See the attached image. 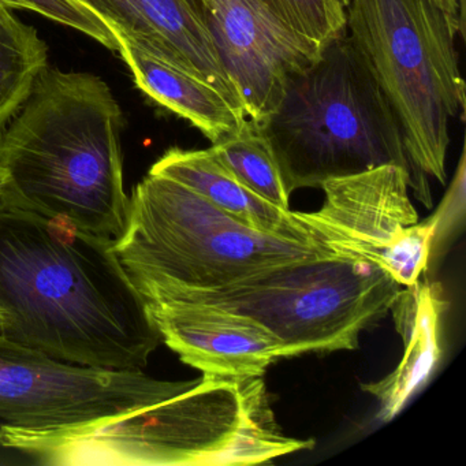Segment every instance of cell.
Listing matches in <instances>:
<instances>
[{
  "mask_svg": "<svg viewBox=\"0 0 466 466\" xmlns=\"http://www.w3.org/2000/svg\"><path fill=\"white\" fill-rule=\"evenodd\" d=\"M0 335L70 364L143 370L162 342L114 239L0 201Z\"/></svg>",
  "mask_w": 466,
  "mask_h": 466,
  "instance_id": "6da1fadb",
  "label": "cell"
},
{
  "mask_svg": "<svg viewBox=\"0 0 466 466\" xmlns=\"http://www.w3.org/2000/svg\"><path fill=\"white\" fill-rule=\"evenodd\" d=\"M0 446L42 465H258L312 449L283 433L263 376L193 379L182 391L78 428L0 425Z\"/></svg>",
  "mask_w": 466,
  "mask_h": 466,
  "instance_id": "7a4b0ae2",
  "label": "cell"
},
{
  "mask_svg": "<svg viewBox=\"0 0 466 466\" xmlns=\"http://www.w3.org/2000/svg\"><path fill=\"white\" fill-rule=\"evenodd\" d=\"M122 111L89 73L47 69L0 137V201L118 239L127 228Z\"/></svg>",
  "mask_w": 466,
  "mask_h": 466,
  "instance_id": "3957f363",
  "label": "cell"
},
{
  "mask_svg": "<svg viewBox=\"0 0 466 466\" xmlns=\"http://www.w3.org/2000/svg\"><path fill=\"white\" fill-rule=\"evenodd\" d=\"M260 127L289 195L384 165L409 173L400 122L346 31L288 78Z\"/></svg>",
  "mask_w": 466,
  "mask_h": 466,
  "instance_id": "277c9868",
  "label": "cell"
},
{
  "mask_svg": "<svg viewBox=\"0 0 466 466\" xmlns=\"http://www.w3.org/2000/svg\"><path fill=\"white\" fill-rule=\"evenodd\" d=\"M345 31L400 122L409 187L432 208L428 178L446 184L450 124L465 106L457 31L438 0H349Z\"/></svg>",
  "mask_w": 466,
  "mask_h": 466,
  "instance_id": "5b68a950",
  "label": "cell"
},
{
  "mask_svg": "<svg viewBox=\"0 0 466 466\" xmlns=\"http://www.w3.org/2000/svg\"><path fill=\"white\" fill-rule=\"evenodd\" d=\"M114 252L136 288L207 291L278 264L337 256L256 230L185 185L149 174L130 196Z\"/></svg>",
  "mask_w": 466,
  "mask_h": 466,
  "instance_id": "8992f818",
  "label": "cell"
},
{
  "mask_svg": "<svg viewBox=\"0 0 466 466\" xmlns=\"http://www.w3.org/2000/svg\"><path fill=\"white\" fill-rule=\"evenodd\" d=\"M402 286L368 261L319 256L278 264L207 291L138 288L144 299L211 305L263 324L283 345V359L354 350L360 335L390 312Z\"/></svg>",
  "mask_w": 466,
  "mask_h": 466,
  "instance_id": "52a82bcc",
  "label": "cell"
},
{
  "mask_svg": "<svg viewBox=\"0 0 466 466\" xmlns=\"http://www.w3.org/2000/svg\"><path fill=\"white\" fill-rule=\"evenodd\" d=\"M189 381L70 364L0 335V420L9 427H86L165 400Z\"/></svg>",
  "mask_w": 466,
  "mask_h": 466,
  "instance_id": "ba28073f",
  "label": "cell"
},
{
  "mask_svg": "<svg viewBox=\"0 0 466 466\" xmlns=\"http://www.w3.org/2000/svg\"><path fill=\"white\" fill-rule=\"evenodd\" d=\"M218 58L238 92L248 119L261 127L286 81L318 58L312 45L260 0H198Z\"/></svg>",
  "mask_w": 466,
  "mask_h": 466,
  "instance_id": "9c48e42d",
  "label": "cell"
},
{
  "mask_svg": "<svg viewBox=\"0 0 466 466\" xmlns=\"http://www.w3.org/2000/svg\"><path fill=\"white\" fill-rule=\"evenodd\" d=\"M320 189L323 206L315 212L294 211V217L316 244L340 258L381 267L392 242L419 222L409 198V173L400 166L329 179Z\"/></svg>",
  "mask_w": 466,
  "mask_h": 466,
  "instance_id": "30bf717a",
  "label": "cell"
},
{
  "mask_svg": "<svg viewBox=\"0 0 466 466\" xmlns=\"http://www.w3.org/2000/svg\"><path fill=\"white\" fill-rule=\"evenodd\" d=\"M144 299L163 342L185 364L207 375L258 378L283 359L282 342L241 313L195 302Z\"/></svg>",
  "mask_w": 466,
  "mask_h": 466,
  "instance_id": "8fae6325",
  "label": "cell"
},
{
  "mask_svg": "<svg viewBox=\"0 0 466 466\" xmlns=\"http://www.w3.org/2000/svg\"><path fill=\"white\" fill-rule=\"evenodd\" d=\"M119 36L189 65L245 113L209 36L198 0H80Z\"/></svg>",
  "mask_w": 466,
  "mask_h": 466,
  "instance_id": "7c38bea8",
  "label": "cell"
},
{
  "mask_svg": "<svg viewBox=\"0 0 466 466\" xmlns=\"http://www.w3.org/2000/svg\"><path fill=\"white\" fill-rule=\"evenodd\" d=\"M116 36L119 56L132 72L136 86L187 119L212 144L244 127L247 114L189 65Z\"/></svg>",
  "mask_w": 466,
  "mask_h": 466,
  "instance_id": "4fadbf2b",
  "label": "cell"
},
{
  "mask_svg": "<svg viewBox=\"0 0 466 466\" xmlns=\"http://www.w3.org/2000/svg\"><path fill=\"white\" fill-rule=\"evenodd\" d=\"M446 307L441 286L420 280L400 289L392 301L390 312L405 354L386 378L361 384L364 391L378 398L381 422L394 419L435 370L441 359L439 326Z\"/></svg>",
  "mask_w": 466,
  "mask_h": 466,
  "instance_id": "5bb4252c",
  "label": "cell"
},
{
  "mask_svg": "<svg viewBox=\"0 0 466 466\" xmlns=\"http://www.w3.org/2000/svg\"><path fill=\"white\" fill-rule=\"evenodd\" d=\"M149 174L185 185L256 230L316 244L294 211L278 208L258 198L219 162L211 149H168L154 163Z\"/></svg>",
  "mask_w": 466,
  "mask_h": 466,
  "instance_id": "9a60e30c",
  "label": "cell"
},
{
  "mask_svg": "<svg viewBox=\"0 0 466 466\" xmlns=\"http://www.w3.org/2000/svg\"><path fill=\"white\" fill-rule=\"evenodd\" d=\"M47 66L48 47L36 29L0 9V129L17 116Z\"/></svg>",
  "mask_w": 466,
  "mask_h": 466,
  "instance_id": "2e32d148",
  "label": "cell"
},
{
  "mask_svg": "<svg viewBox=\"0 0 466 466\" xmlns=\"http://www.w3.org/2000/svg\"><path fill=\"white\" fill-rule=\"evenodd\" d=\"M212 154L242 185L278 208L290 209V195L268 138L248 119L244 127L212 144Z\"/></svg>",
  "mask_w": 466,
  "mask_h": 466,
  "instance_id": "e0dca14e",
  "label": "cell"
},
{
  "mask_svg": "<svg viewBox=\"0 0 466 466\" xmlns=\"http://www.w3.org/2000/svg\"><path fill=\"white\" fill-rule=\"evenodd\" d=\"M291 31L318 47L345 32L346 9L338 0H260Z\"/></svg>",
  "mask_w": 466,
  "mask_h": 466,
  "instance_id": "ac0fdd59",
  "label": "cell"
},
{
  "mask_svg": "<svg viewBox=\"0 0 466 466\" xmlns=\"http://www.w3.org/2000/svg\"><path fill=\"white\" fill-rule=\"evenodd\" d=\"M439 215L414 223L402 231L384 255L380 268L400 286L419 282L420 275L427 268L433 239L438 234Z\"/></svg>",
  "mask_w": 466,
  "mask_h": 466,
  "instance_id": "d6986e66",
  "label": "cell"
},
{
  "mask_svg": "<svg viewBox=\"0 0 466 466\" xmlns=\"http://www.w3.org/2000/svg\"><path fill=\"white\" fill-rule=\"evenodd\" d=\"M15 10L39 13L61 25L76 29L96 40L106 48L118 53L119 40L116 32L102 17L80 0H10Z\"/></svg>",
  "mask_w": 466,
  "mask_h": 466,
  "instance_id": "ffe728a7",
  "label": "cell"
},
{
  "mask_svg": "<svg viewBox=\"0 0 466 466\" xmlns=\"http://www.w3.org/2000/svg\"><path fill=\"white\" fill-rule=\"evenodd\" d=\"M0 9L15 10V7L10 0H0Z\"/></svg>",
  "mask_w": 466,
  "mask_h": 466,
  "instance_id": "44dd1931",
  "label": "cell"
},
{
  "mask_svg": "<svg viewBox=\"0 0 466 466\" xmlns=\"http://www.w3.org/2000/svg\"><path fill=\"white\" fill-rule=\"evenodd\" d=\"M6 182V171H5L4 166L0 165V189L4 187Z\"/></svg>",
  "mask_w": 466,
  "mask_h": 466,
  "instance_id": "7402d4cb",
  "label": "cell"
},
{
  "mask_svg": "<svg viewBox=\"0 0 466 466\" xmlns=\"http://www.w3.org/2000/svg\"><path fill=\"white\" fill-rule=\"evenodd\" d=\"M338 2H339V4L342 5L343 7L348 6L349 4V0H338Z\"/></svg>",
  "mask_w": 466,
  "mask_h": 466,
  "instance_id": "603a6c76",
  "label": "cell"
},
{
  "mask_svg": "<svg viewBox=\"0 0 466 466\" xmlns=\"http://www.w3.org/2000/svg\"><path fill=\"white\" fill-rule=\"evenodd\" d=\"M439 4H441V0H438Z\"/></svg>",
  "mask_w": 466,
  "mask_h": 466,
  "instance_id": "cb8c5ba5",
  "label": "cell"
}]
</instances>
